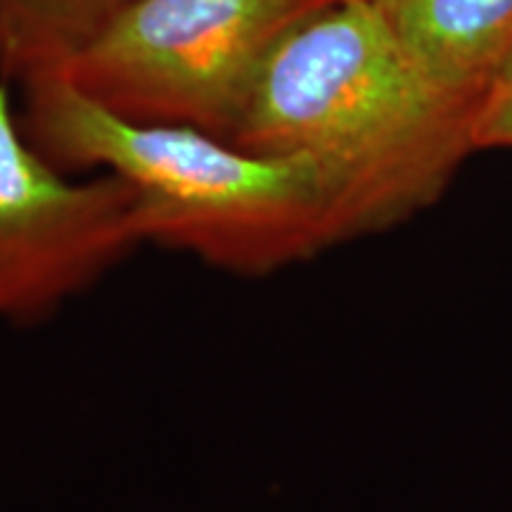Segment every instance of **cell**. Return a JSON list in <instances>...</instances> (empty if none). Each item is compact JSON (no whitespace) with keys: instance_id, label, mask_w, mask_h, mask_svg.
<instances>
[{"instance_id":"obj_3","label":"cell","mask_w":512,"mask_h":512,"mask_svg":"<svg viewBox=\"0 0 512 512\" xmlns=\"http://www.w3.org/2000/svg\"><path fill=\"white\" fill-rule=\"evenodd\" d=\"M337 0H136L50 72L143 124L230 140L268 57Z\"/></svg>"},{"instance_id":"obj_1","label":"cell","mask_w":512,"mask_h":512,"mask_svg":"<svg viewBox=\"0 0 512 512\" xmlns=\"http://www.w3.org/2000/svg\"><path fill=\"white\" fill-rule=\"evenodd\" d=\"M479 107L413 60L373 0H337L273 50L230 143L309 164L344 245L444 195L477 152Z\"/></svg>"},{"instance_id":"obj_6","label":"cell","mask_w":512,"mask_h":512,"mask_svg":"<svg viewBox=\"0 0 512 512\" xmlns=\"http://www.w3.org/2000/svg\"><path fill=\"white\" fill-rule=\"evenodd\" d=\"M136 0H0V79L50 72Z\"/></svg>"},{"instance_id":"obj_4","label":"cell","mask_w":512,"mask_h":512,"mask_svg":"<svg viewBox=\"0 0 512 512\" xmlns=\"http://www.w3.org/2000/svg\"><path fill=\"white\" fill-rule=\"evenodd\" d=\"M138 247L131 190L110 174L69 178L43 157L0 79V323L50 318Z\"/></svg>"},{"instance_id":"obj_2","label":"cell","mask_w":512,"mask_h":512,"mask_svg":"<svg viewBox=\"0 0 512 512\" xmlns=\"http://www.w3.org/2000/svg\"><path fill=\"white\" fill-rule=\"evenodd\" d=\"M19 86L31 145L62 171L117 176L133 195L143 245L235 275L283 271L339 245L328 190L302 159L124 119L57 72Z\"/></svg>"},{"instance_id":"obj_5","label":"cell","mask_w":512,"mask_h":512,"mask_svg":"<svg viewBox=\"0 0 512 512\" xmlns=\"http://www.w3.org/2000/svg\"><path fill=\"white\" fill-rule=\"evenodd\" d=\"M415 62L448 91L484 100L512 64V0H373Z\"/></svg>"},{"instance_id":"obj_7","label":"cell","mask_w":512,"mask_h":512,"mask_svg":"<svg viewBox=\"0 0 512 512\" xmlns=\"http://www.w3.org/2000/svg\"><path fill=\"white\" fill-rule=\"evenodd\" d=\"M475 145L482 150H512V64L484 95L475 121Z\"/></svg>"}]
</instances>
